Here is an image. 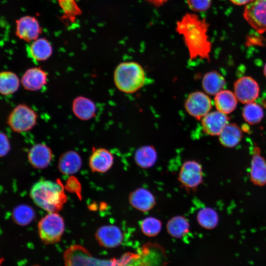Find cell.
<instances>
[{
	"instance_id": "1",
	"label": "cell",
	"mask_w": 266,
	"mask_h": 266,
	"mask_svg": "<svg viewBox=\"0 0 266 266\" xmlns=\"http://www.w3.org/2000/svg\"><path fill=\"white\" fill-rule=\"evenodd\" d=\"M209 27L205 19L193 12L185 13L176 22L175 31L182 36L190 60H209L212 43Z\"/></svg>"
},
{
	"instance_id": "2",
	"label": "cell",
	"mask_w": 266,
	"mask_h": 266,
	"mask_svg": "<svg viewBox=\"0 0 266 266\" xmlns=\"http://www.w3.org/2000/svg\"><path fill=\"white\" fill-rule=\"evenodd\" d=\"M65 266H138V255L126 253L119 259H100L93 257L83 246L72 245L64 254Z\"/></svg>"
},
{
	"instance_id": "3",
	"label": "cell",
	"mask_w": 266,
	"mask_h": 266,
	"mask_svg": "<svg viewBox=\"0 0 266 266\" xmlns=\"http://www.w3.org/2000/svg\"><path fill=\"white\" fill-rule=\"evenodd\" d=\"M30 196L34 203L48 213L58 212L67 200L65 187L59 180H40L32 187Z\"/></svg>"
},
{
	"instance_id": "4",
	"label": "cell",
	"mask_w": 266,
	"mask_h": 266,
	"mask_svg": "<svg viewBox=\"0 0 266 266\" xmlns=\"http://www.w3.org/2000/svg\"><path fill=\"white\" fill-rule=\"evenodd\" d=\"M113 80L116 87L121 92L132 94L139 90L146 80L145 71L138 63L133 61L120 63L115 68Z\"/></svg>"
},
{
	"instance_id": "5",
	"label": "cell",
	"mask_w": 266,
	"mask_h": 266,
	"mask_svg": "<svg viewBox=\"0 0 266 266\" xmlns=\"http://www.w3.org/2000/svg\"><path fill=\"white\" fill-rule=\"evenodd\" d=\"M65 226L63 217L57 212L48 213L38 223L39 236L45 244L57 243L64 233Z\"/></svg>"
},
{
	"instance_id": "6",
	"label": "cell",
	"mask_w": 266,
	"mask_h": 266,
	"mask_svg": "<svg viewBox=\"0 0 266 266\" xmlns=\"http://www.w3.org/2000/svg\"><path fill=\"white\" fill-rule=\"evenodd\" d=\"M37 113L26 104H20L10 112L7 123L10 129L16 133L31 130L36 124Z\"/></svg>"
},
{
	"instance_id": "7",
	"label": "cell",
	"mask_w": 266,
	"mask_h": 266,
	"mask_svg": "<svg viewBox=\"0 0 266 266\" xmlns=\"http://www.w3.org/2000/svg\"><path fill=\"white\" fill-rule=\"evenodd\" d=\"M243 16L259 34H266V0H251L245 6Z\"/></svg>"
},
{
	"instance_id": "8",
	"label": "cell",
	"mask_w": 266,
	"mask_h": 266,
	"mask_svg": "<svg viewBox=\"0 0 266 266\" xmlns=\"http://www.w3.org/2000/svg\"><path fill=\"white\" fill-rule=\"evenodd\" d=\"M203 173L202 166L199 162L188 160L181 166L178 179L185 189L195 191L203 182Z\"/></svg>"
},
{
	"instance_id": "9",
	"label": "cell",
	"mask_w": 266,
	"mask_h": 266,
	"mask_svg": "<svg viewBox=\"0 0 266 266\" xmlns=\"http://www.w3.org/2000/svg\"><path fill=\"white\" fill-rule=\"evenodd\" d=\"M212 101L205 92L194 91L188 95L184 102L187 113L195 119L200 120L210 112Z\"/></svg>"
},
{
	"instance_id": "10",
	"label": "cell",
	"mask_w": 266,
	"mask_h": 266,
	"mask_svg": "<svg viewBox=\"0 0 266 266\" xmlns=\"http://www.w3.org/2000/svg\"><path fill=\"white\" fill-rule=\"evenodd\" d=\"M42 32L40 23L34 16H24L16 21L15 34L21 40L31 42L39 38Z\"/></svg>"
},
{
	"instance_id": "11",
	"label": "cell",
	"mask_w": 266,
	"mask_h": 266,
	"mask_svg": "<svg viewBox=\"0 0 266 266\" xmlns=\"http://www.w3.org/2000/svg\"><path fill=\"white\" fill-rule=\"evenodd\" d=\"M233 89L237 100L244 104L254 101L259 95V84L250 76L238 79L234 83Z\"/></svg>"
},
{
	"instance_id": "12",
	"label": "cell",
	"mask_w": 266,
	"mask_h": 266,
	"mask_svg": "<svg viewBox=\"0 0 266 266\" xmlns=\"http://www.w3.org/2000/svg\"><path fill=\"white\" fill-rule=\"evenodd\" d=\"M249 168V177L255 185L263 186L266 184V160L262 155L259 147L253 149Z\"/></svg>"
},
{
	"instance_id": "13",
	"label": "cell",
	"mask_w": 266,
	"mask_h": 266,
	"mask_svg": "<svg viewBox=\"0 0 266 266\" xmlns=\"http://www.w3.org/2000/svg\"><path fill=\"white\" fill-rule=\"evenodd\" d=\"M200 120L202 131L211 136H219L229 123L227 115L218 110L210 111Z\"/></svg>"
},
{
	"instance_id": "14",
	"label": "cell",
	"mask_w": 266,
	"mask_h": 266,
	"mask_svg": "<svg viewBox=\"0 0 266 266\" xmlns=\"http://www.w3.org/2000/svg\"><path fill=\"white\" fill-rule=\"evenodd\" d=\"M95 237L99 244L106 248L118 246L123 239V234L120 228L111 225L100 227L96 231Z\"/></svg>"
},
{
	"instance_id": "15",
	"label": "cell",
	"mask_w": 266,
	"mask_h": 266,
	"mask_svg": "<svg viewBox=\"0 0 266 266\" xmlns=\"http://www.w3.org/2000/svg\"><path fill=\"white\" fill-rule=\"evenodd\" d=\"M48 73L40 67L28 69L23 74L21 83L23 88L29 91L41 90L47 83Z\"/></svg>"
},
{
	"instance_id": "16",
	"label": "cell",
	"mask_w": 266,
	"mask_h": 266,
	"mask_svg": "<svg viewBox=\"0 0 266 266\" xmlns=\"http://www.w3.org/2000/svg\"><path fill=\"white\" fill-rule=\"evenodd\" d=\"M53 157L50 148L43 143L34 145L28 153L29 163L33 167L37 169H43L47 167Z\"/></svg>"
},
{
	"instance_id": "17",
	"label": "cell",
	"mask_w": 266,
	"mask_h": 266,
	"mask_svg": "<svg viewBox=\"0 0 266 266\" xmlns=\"http://www.w3.org/2000/svg\"><path fill=\"white\" fill-rule=\"evenodd\" d=\"M114 157L108 150L99 148L94 149L89 158V164L94 172L104 173L112 166Z\"/></svg>"
},
{
	"instance_id": "18",
	"label": "cell",
	"mask_w": 266,
	"mask_h": 266,
	"mask_svg": "<svg viewBox=\"0 0 266 266\" xmlns=\"http://www.w3.org/2000/svg\"><path fill=\"white\" fill-rule=\"evenodd\" d=\"M129 202L135 209L141 212H147L156 205V199L148 190L139 188L133 191L129 196Z\"/></svg>"
},
{
	"instance_id": "19",
	"label": "cell",
	"mask_w": 266,
	"mask_h": 266,
	"mask_svg": "<svg viewBox=\"0 0 266 266\" xmlns=\"http://www.w3.org/2000/svg\"><path fill=\"white\" fill-rule=\"evenodd\" d=\"M29 57L34 61L43 62L49 59L53 54V46L46 38L39 37L27 46Z\"/></svg>"
},
{
	"instance_id": "20",
	"label": "cell",
	"mask_w": 266,
	"mask_h": 266,
	"mask_svg": "<svg viewBox=\"0 0 266 266\" xmlns=\"http://www.w3.org/2000/svg\"><path fill=\"white\" fill-rule=\"evenodd\" d=\"M72 110L77 118L83 121H88L96 116L97 107L92 100L87 97L79 96L73 100Z\"/></svg>"
},
{
	"instance_id": "21",
	"label": "cell",
	"mask_w": 266,
	"mask_h": 266,
	"mask_svg": "<svg viewBox=\"0 0 266 266\" xmlns=\"http://www.w3.org/2000/svg\"><path fill=\"white\" fill-rule=\"evenodd\" d=\"M82 166L81 157L76 152L70 150L63 153L60 157L58 167L63 174L71 175L76 173Z\"/></svg>"
},
{
	"instance_id": "22",
	"label": "cell",
	"mask_w": 266,
	"mask_h": 266,
	"mask_svg": "<svg viewBox=\"0 0 266 266\" xmlns=\"http://www.w3.org/2000/svg\"><path fill=\"white\" fill-rule=\"evenodd\" d=\"M226 81L223 76L216 70L208 71L204 74L202 81V88L208 95L215 96L224 89Z\"/></svg>"
},
{
	"instance_id": "23",
	"label": "cell",
	"mask_w": 266,
	"mask_h": 266,
	"mask_svg": "<svg viewBox=\"0 0 266 266\" xmlns=\"http://www.w3.org/2000/svg\"><path fill=\"white\" fill-rule=\"evenodd\" d=\"M214 96V103L217 110L228 115L235 109L238 100L233 92L223 89Z\"/></svg>"
},
{
	"instance_id": "24",
	"label": "cell",
	"mask_w": 266,
	"mask_h": 266,
	"mask_svg": "<svg viewBox=\"0 0 266 266\" xmlns=\"http://www.w3.org/2000/svg\"><path fill=\"white\" fill-rule=\"evenodd\" d=\"M243 134L240 128L233 123H228L219 135L220 143L227 148H233L241 141Z\"/></svg>"
},
{
	"instance_id": "25",
	"label": "cell",
	"mask_w": 266,
	"mask_h": 266,
	"mask_svg": "<svg viewBox=\"0 0 266 266\" xmlns=\"http://www.w3.org/2000/svg\"><path fill=\"white\" fill-rule=\"evenodd\" d=\"M158 155L155 148L152 145H144L137 149L134 154L136 164L142 168H149L154 166Z\"/></svg>"
},
{
	"instance_id": "26",
	"label": "cell",
	"mask_w": 266,
	"mask_h": 266,
	"mask_svg": "<svg viewBox=\"0 0 266 266\" xmlns=\"http://www.w3.org/2000/svg\"><path fill=\"white\" fill-rule=\"evenodd\" d=\"M190 224L184 216L178 215L172 217L167 222L166 228L167 233L172 237L180 238L190 231Z\"/></svg>"
},
{
	"instance_id": "27",
	"label": "cell",
	"mask_w": 266,
	"mask_h": 266,
	"mask_svg": "<svg viewBox=\"0 0 266 266\" xmlns=\"http://www.w3.org/2000/svg\"><path fill=\"white\" fill-rule=\"evenodd\" d=\"M20 81L14 72L3 71L0 72V94L7 96L15 93L19 88Z\"/></svg>"
},
{
	"instance_id": "28",
	"label": "cell",
	"mask_w": 266,
	"mask_h": 266,
	"mask_svg": "<svg viewBox=\"0 0 266 266\" xmlns=\"http://www.w3.org/2000/svg\"><path fill=\"white\" fill-rule=\"evenodd\" d=\"M197 220L199 224L207 230L215 228L219 223V216L217 212L210 207L200 209L197 213Z\"/></svg>"
},
{
	"instance_id": "29",
	"label": "cell",
	"mask_w": 266,
	"mask_h": 266,
	"mask_svg": "<svg viewBox=\"0 0 266 266\" xmlns=\"http://www.w3.org/2000/svg\"><path fill=\"white\" fill-rule=\"evenodd\" d=\"M242 109V117L249 124L259 123L264 117V110L259 104L255 101L245 104Z\"/></svg>"
},
{
	"instance_id": "30",
	"label": "cell",
	"mask_w": 266,
	"mask_h": 266,
	"mask_svg": "<svg viewBox=\"0 0 266 266\" xmlns=\"http://www.w3.org/2000/svg\"><path fill=\"white\" fill-rule=\"evenodd\" d=\"M58 4L63 12V18L73 23L76 17L80 15L82 10L76 0H57Z\"/></svg>"
},
{
	"instance_id": "31",
	"label": "cell",
	"mask_w": 266,
	"mask_h": 266,
	"mask_svg": "<svg viewBox=\"0 0 266 266\" xmlns=\"http://www.w3.org/2000/svg\"><path fill=\"white\" fill-rule=\"evenodd\" d=\"M13 219L18 225L26 226L29 224L33 219L35 213L33 209L27 205L17 206L13 212Z\"/></svg>"
},
{
	"instance_id": "32",
	"label": "cell",
	"mask_w": 266,
	"mask_h": 266,
	"mask_svg": "<svg viewBox=\"0 0 266 266\" xmlns=\"http://www.w3.org/2000/svg\"><path fill=\"white\" fill-rule=\"evenodd\" d=\"M161 221L154 217H147L140 221V228L142 233L149 237L157 235L162 230Z\"/></svg>"
},
{
	"instance_id": "33",
	"label": "cell",
	"mask_w": 266,
	"mask_h": 266,
	"mask_svg": "<svg viewBox=\"0 0 266 266\" xmlns=\"http://www.w3.org/2000/svg\"><path fill=\"white\" fill-rule=\"evenodd\" d=\"M212 0H186L187 4L190 10L195 13L202 12L208 10L212 4Z\"/></svg>"
},
{
	"instance_id": "34",
	"label": "cell",
	"mask_w": 266,
	"mask_h": 266,
	"mask_svg": "<svg viewBox=\"0 0 266 266\" xmlns=\"http://www.w3.org/2000/svg\"><path fill=\"white\" fill-rule=\"evenodd\" d=\"M68 192L75 194L79 198L81 197V186L79 181L74 176H70L66 181L64 187Z\"/></svg>"
},
{
	"instance_id": "35",
	"label": "cell",
	"mask_w": 266,
	"mask_h": 266,
	"mask_svg": "<svg viewBox=\"0 0 266 266\" xmlns=\"http://www.w3.org/2000/svg\"><path fill=\"white\" fill-rule=\"evenodd\" d=\"M10 149V144L7 136L0 132V158L5 156Z\"/></svg>"
},
{
	"instance_id": "36",
	"label": "cell",
	"mask_w": 266,
	"mask_h": 266,
	"mask_svg": "<svg viewBox=\"0 0 266 266\" xmlns=\"http://www.w3.org/2000/svg\"><path fill=\"white\" fill-rule=\"evenodd\" d=\"M146 1L152 5V6L156 7H159L162 6L164 4L166 3L167 2L170 0H145Z\"/></svg>"
},
{
	"instance_id": "37",
	"label": "cell",
	"mask_w": 266,
	"mask_h": 266,
	"mask_svg": "<svg viewBox=\"0 0 266 266\" xmlns=\"http://www.w3.org/2000/svg\"><path fill=\"white\" fill-rule=\"evenodd\" d=\"M233 4L236 5H246L249 3L251 0H230Z\"/></svg>"
},
{
	"instance_id": "38",
	"label": "cell",
	"mask_w": 266,
	"mask_h": 266,
	"mask_svg": "<svg viewBox=\"0 0 266 266\" xmlns=\"http://www.w3.org/2000/svg\"><path fill=\"white\" fill-rule=\"evenodd\" d=\"M263 72H264V75L266 77V63L265 64V66H264Z\"/></svg>"
},
{
	"instance_id": "39",
	"label": "cell",
	"mask_w": 266,
	"mask_h": 266,
	"mask_svg": "<svg viewBox=\"0 0 266 266\" xmlns=\"http://www.w3.org/2000/svg\"><path fill=\"white\" fill-rule=\"evenodd\" d=\"M4 261V260L2 258H1L0 256V266H1L3 262Z\"/></svg>"
},
{
	"instance_id": "40",
	"label": "cell",
	"mask_w": 266,
	"mask_h": 266,
	"mask_svg": "<svg viewBox=\"0 0 266 266\" xmlns=\"http://www.w3.org/2000/svg\"><path fill=\"white\" fill-rule=\"evenodd\" d=\"M38 266V265H33V266Z\"/></svg>"
}]
</instances>
